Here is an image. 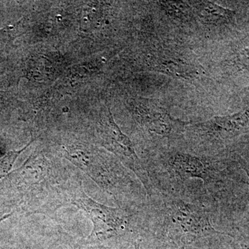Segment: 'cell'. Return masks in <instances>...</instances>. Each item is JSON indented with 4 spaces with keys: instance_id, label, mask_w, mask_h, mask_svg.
<instances>
[{
    "instance_id": "obj_1",
    "label": "cell",
    "mask_w": 249,
    "mask_h": 249,
    "mask_svg": "<svg viewBox=\"0 0 249 249\" xmlns=\"http://www.w3.org/2000/svg\"><path fill=\"white\" fill-rule=\"evenodd\" d=\"M152 191L201 205L216 214L226 186L227 169L209 155L170 150L160 152L145 168Z\"/></svg>"
},
{
    "instance_id": "obj_2",
    "label": "cell",
    "mask_w": 249,
    "mask_h": 249,
    "mask_svg": "<svg viewBox=\"0 0 249 249\" xmlns=\"http://www.w3.org/2000/svg\"><path fill=\"white\" fill-rule=\"evenodd\" d=\"M147 200L146 227L157 240L183 247L225 234L214 227V213L201 205L157 192Z\"/></svg>"
},
{
    "instance_id": "obj_3",
    "label": "cell",
    "mask_w": 249,
    "mask_h": 249,
    "mask_svg": "<svg viewBox=\"0 0 249 249\" xmlns=\"http://www.w3.org/2000/svg\"><path fill=\"white\" fill-rule=\"evenodd\" d=\"M249 127V109L232 115L215 116L191 127L195 137L203 142L214 143L240 135Z\"/></svg>"
},
{
    "instance_id": "obj_4",
    "label": "cell",
    "mask_w": 249,
    "mask_h": 249,
    "mask_svg": "<svg viewBox=\"0 0 249 249\" xmlns=\"http://www.w3.org/2000/svg\"><path fill=\"white\" fill-rule=\"evenodd\" d=\"M76 204L88 212L94 225L96 235L110 236L124 231L128 225V216L123 210L107 207L85 196L77 199Z\"/></svg>"
},
{
    "instance_id": "obj_5",
    "label": "cell",
    "mask_w": 249,
    "mask_h": 249,
    "mask_svg": "<svg viewBox=\"0 0 249 249\" xmlns=\"http://www.w3.org/2000/svg\"><path fill=\"white\" fill-rule=\"evenodd\" d=\"M138 110L141 124L152 136L168 138L179 127L178 121L155 103L143 102Z\"/></svg>"
},
{
    "instance_id": "obj_6",
    "label": "cell",
    "mask_w": 249,
    "mask_h": 249,
    "mask_svg": "<svg viewBox=\"0 0 249 249\" xmlns=\"http://www.w3.org/2000/svg\"><path fill=\"white\" fill-rule=\"evenodd\" d=\"M153 63L154 68L157 71L177 78L189 79L194 78L197 73L194 67L178 58L159 57L155 58Z\"/></svg>"
},
{
    "instance_id": "obj_7",
    "label": "cell",
    "mask_w": 249,
    "mask_h": 249,
    "mask_svg": "<svg viewBox=\"0 0 249 249\" xmlns=\"http://www.w3.org/2000/svg\"><path fill=\"white\" fill-rule=\"evenodd\" d=\"M201 19L211 23L227 22L234 16L233 11L211 1H196L192 6Z\"/></svg>"
},
{
    "instance_id": "obj_8",
    "label": "cell",
    "mask_w": 249,
    "mask_h": 249,
    "mask_svg": "<svg viewBox=\"0 0 249 249\" xmlns=\"http://www.w3.org/2000/svg\"><path fill=\"white\" fill-rule=\"evenodd\" d=\"M161 9L171 17L178 19L189 18L193 8L183 1H159Z\"/></svg>"
},
{
    "instance_id": "obj_9",
    "label": "cell",
    "mask_w": 249,
    "mask_h": 249,
    "mask_svg": "<svg viewBox=\"0 0 249 249\" xmlns=\"http://www.w3.org/2000/svg\"><path fill=\"white\" fill-rule=\"evenodd\" d=\"M29 144H28L27 146L24 147L22 150H18V151L14 150V151L8 152L4 157L0 159V178H4L9 173L18 156L20 155L21 152L24 151L29 146Z\"/></svg>"
},
{
    "instance_id": "obj_10",
    "label": "cell",
    "mask_w": 249,
    "mask_h": 249,
    "mask_svg": "<svg viewBox=\"0 0 249 249\" xmlns=\"http://www.w3.org/2000/svg\"><path fill=\"white\" fill-rule=\"evenodd\" d=\"M245 170L246 173H247V176H248L249 180V166H245Z\"/></svg>"
},
{
    "instance_id": "obj_11",
    "label": "cell",
    "mask_w": 249,
    "mask_h": 249,
    "mask_svg": "<svg viewBox=\"0 0 249 249\" xmlns=\"http://www.w3.org/2000/svg\"><path fill=\"white\" fill-rule=\"evenodd\" d=\"M242 249H249V245H242Z\"/></svg>"
}]
</instances>
